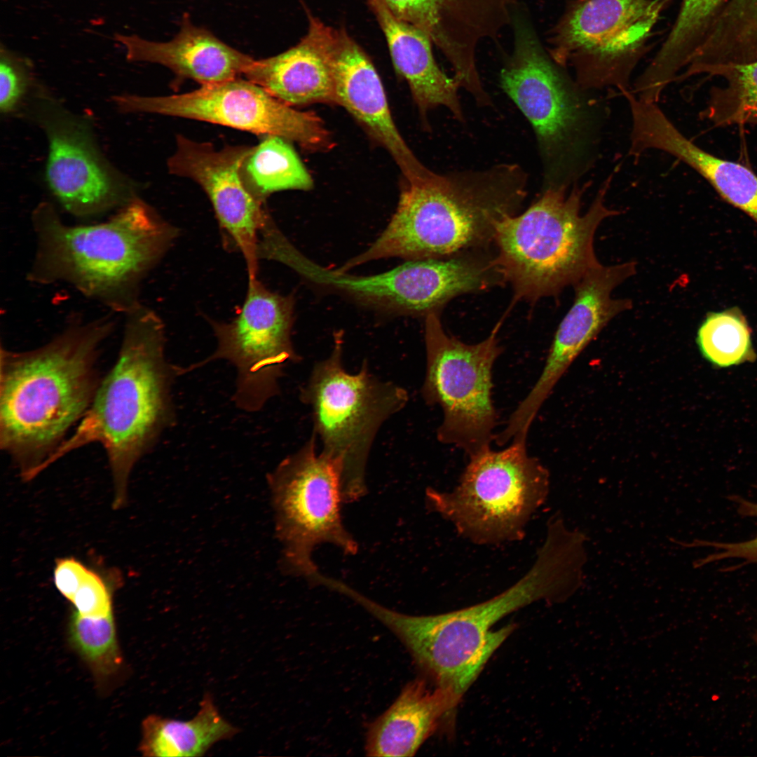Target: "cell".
<instances>
[{
	"label": "cell",
	"mask_w": 757,
	"mask_h": 757,
	"mask_svg": "<svg viewBox=\"0 0 757 757\" xmlns=\"http://www.w3.org/2000/svg\"><path fill=\"white\" fill-rule=\"evenodd\" d=\"M308 30L294 46L254 60L244 76L289 105L337 104L333 55L334 28L306 9Z\"/></svg>",
	"instance_id": "cell-21"
},
{
	"label": "cell",
	"mask_w": 757,
	"mask_h": 757,
	"mask_svg": "<svg viewBox=\"0 0 757 757\" xmlns=\"http://www.w3.org/2000/svg\"><path fill=\"white\" fill-rule=\"evenodd\" d=\"M636 273V263H600L573 285L575 300L554 335L540 377L512 412L515 422L531 425L540 408L571 363L618 314L630 309L629 299H613L612 291Z\"/></svg>",
	"instance_id": "cell-18"
},
{
	"label": "cell",
	"mask_w": 757,
	"mask_h": 757,
	"mask_svg": "<svg viewBox=\"0 0 757 757\" xmlns=\"http://www.w3.org/2000/svg\"><path fill=\"white\" fill-rule=\"evenodd\" d=\"M31 221L36 248L28 281L66 283L124 315L141 304L143 280L179 233L137 196L97 224H67L48 202L34 209Z\"/></svg>",
	"instance_id": "cell-2"
},
{
	"label": "cell",
	"mask_w": 757,
	"mask_h": 757,
	"mask_svg": "<svg viewBox=\"0 0 757 757\" xmlns=\"http://www.w3.org/2000/svg\"><path fill=\"white\" fill-rule=\"evenodd\" d=\"M751 334L741 310L732 307L709 313L698 328L696 343L704 359L725 368L756 358Z\"/></svg>",
	"instance_id": "cell-29"
},
{
	"label": "cell",
	"mask_w": 757,
	"mask_h": 757,
	"mask_svg": "<svg viewBox=\"0 0 757 757\" xmlns=\"http://www.w3.org/2000/svg\"><path fill=\"white\" fill-rule=\"evenodd\" d=\"M630 144L638 156L657 149L676 157L702 175L725 201L757 223V175L745 165L718 158L697 146L657 105H649L636 116Z\"/></svg>",
	"instance_id": "cell-22"
},
{
	"label": "cell",
	"mask_w": 757,
	"mask_h": 757,
	"mask_svg": "<svg viewBox=\"0 0 757 757\" xmlns=\"http://www.w3.org/2000/svg\"><path fill=\"white\" fill-rule=\"evenodd\" d=\"M252 149L227 146L218 150L179 135L168 161L170 173L195 181L205 192L225 242L243 255L248 279L258 278L259 236L268 215L243 177Z\"/></svg>",
	"instance_id": "cell-17"
},
{
	"label": "cell",
	"mask_w": 757,
	"mask_h": 757,
	"mask_svg": "<svg viewBox=\"0 0 757 757\" xmlns=\"http://www.w3.org/2000/svg\"><path fill=\"white\" fill-rule=\"evenodd\" d=\"M673 0H570L550 31L548 52L585 89L631 90L654 29Z\"/></svg>",
	"instance_id": "cell-10"
},
{
	"label": "cell",
	"mask_w": 757,
	"mask_h": 757,
	"mask_svg": "<svg viewBox=\"0 0 757 757\" xmlns=\"http://www.w3.org/2000/svg\"><path fill=\"white\" fill-rule=\"evenodd\" d=\"M528 181L518 164L500 163L406 182L386 228L346 267L390 257L443 259L480 247L493 240L498 219L519 208Z\"/></svg>",
	"instance_id": "cell-4"
},
{
	"label": "cell",
	"mask_w": 757,
	"mask_h": 757,
	"mask_svg": "<svg viewBox=\"0 0 757 757\" xmlns=\"http://www.w3.org/2000/svg\"><path fill=\"white\" fill-rule=\"evenodd\" d=\"M613 178L611 173L603 181L584 214L582 200L591 181L545 189L524 212L495 222L496 264L517 299L534 301L557 295L599 263L593 245L596 230L620 213L606 205Z\"/></svg>",
	"instance_id": "cell-7"
},
{
	"label": "cell",
	"mask_w": 757,
	"mask_h": 757,
	"mask_svg": "<svg viewBox=\"0 0 757 757\" xmlns=\"http://www.w3.org/2000/svg\"><path fill=\"white\" fill-rule=\"evenodd\" d=\"M70 601L75 611L85 616L113 613L111 589L100 574L90 569Z\"/></svg>",
	"instance_id": "cell-34"
},
{
	"label": "cell",
	"mask_w": 757,
	"mask_h": 757,
	"mask_svg": "<svg viewBox=\"0 0 757 757\" xmlns=\"http://www.w3.org/2000/svg\"><path fill=\"white\" fill-rule=\"evenodd\" d=\"M449 491L427 488L428 507L476 545L521 540L535 512L550 491V472L513 440L504 449L491 447L472 455Z\"/></svg>",
	"instance_id": "cell-8"
},
{
	"label": "cell",
	"mask_w": 757,
	"mask_h": 757,
	"mask_svg": "<svg viewBox=\"0 0 757 757\" xmlns=\"http://www.w3.org/2000/svg\"><path fill=\"white\" fill-rule=\"evenodd\" d=\"M316 437L313 432L267 477L285 567L308 579L318 572L312 559L316 546L332 544L351 555L358 550L341 519L340 470L327 456L318 453Z\"/></svg>",
	"instance_id": "cell-12"
},
{
	"label": "cell",
	"mask_w": 757,
	"mask_h": 757,
	"mask_svg": "<svg viewBox=\"0 0 757 757\" xmlns=\"http://www.w3.org/2000/svg\"><path fill=\"white\" fill-rule=\"evenodd\" d=\"M459 701L445 688L431 689L421 678L407 683L369 727L365 751L377 757L413 756L439 722Z\"/></svg>",
	"instance_id": "cell-25"
},
{
	"label": "cell",
	"mask_w": 757,
	"mask_h": 757,
	"mask_svg": "<svg viewBox=\"0 0 757 757\" xmlns=\"http://www.w3.org/2000/svg\"><path fill=\"white\" fill-rule=\"evenodd\" d=\"M367 3L386 37L394 67L407 81L421 114L425 117L430 110L442 106L463 122L460 88L437 64L429 36L396 17L384 0Z\"/></svg>",
	"instance_id": "cell-24"
},
{
	"label": "cell",
	"mask_w": 757,
	"mask_h": 757,
	"mask_svg": "<svg viewBox=\"0 0 757 757\" xmlns=\"http://www.w3.org/2000/svg\"><path fill=\"white\" fill-rule=\"evenodd\" d=\"M333 55L337 104L343 107L393 156L406 182L435 178L414 154L397 128L383 86L371 60L347 31L334 29Z\"/></svg>",
	"instance_id": "cell-20"
},
{
	"label": "cell",
	"mask_w": 757,
	"mask_h": 757,
	"mask_svg": "<svg viewBox=\"0 0 757 757\" xmlns=\"http://www.w3.org/2000/svg\"><path fill=\"white\" fill-rule=\"evenodd\" d=\"M113 101L123 113L158 114L278 136L309 151H326L333 146L325 123L315 113L296 110L240 77L202 85L179 95L124 94L114 96Z\"/></svg>",
	"instance_id": "cell-14"
},
{
	"label": "cell",
	"mask_w": 757,
	"mask_h": 757,
	"mask_svg": "<svg viewBox=\"0 0 757 757\" xmlns=\"http://www.w3.org/2000/svg\"><path fill=\"white\" fill-rule=\"evenodd\" d=\"M732 499L741 515L757 518V500H750L739 496H734ZM686 545L712 548L711 553L696 561V567L725 559L740 560L742 564H757V533L751 538L739 542L695 540Z\"/></svg>",
	"instance_id": "cell-32"
},
{
	"label": "cell",
	"mask_w": 757,
	"mask_h": 757,
	"mask_svg": "<svg viewBox=\"0 0 757 757\" xmlns=\"http://www.w3.org/2000/svg\"><path fill=\"white\" fill-rule=\"evenodd\" d=\"M30 62L1 46L0 50V109L13 111L25 97L31 83Z\"/></svg>",
	"instance_id": "cell-33"
},
{
	"label": "cell",
	"mask_w": 757,
	"mask_h": 757,
	"mask_svg": "<svg viewBox=\"0 0 757 757\" xmlns=\"http://www.w3.org/2000/svg\"><path fill=\"white\" fill-rule=\"evenodd\" d=\"M114 39L124 46L128 61L162 64L201 86L238 78L254 60L193 25L187 17L179 32L168 42L151 41L136 34H116Z\"/></svg>",
	"instance_id": "cell-23"
},
{
	"label": "cell",
	"mask_w": 757,
	"mask_h": 757,
	"mask_svg": "<svg viewBox=\"0 0 757 757\" xmlns=\"http://www.w3.org/2000/svg\"><path fill=\"white\" fill-rule=\"evenodd\" d=\"M564 566L550 550L540 547L526 573L498 595L460 610L411 615L387 608L360 594L357 602L390 629L414 662L436 685L460 701L493 653L515 629L491 627L508 614L533 602L565 600Z\"/></svg>",
	"instance_id": "cell-5"
},
{
	"label": "cell",
	"mask_w": 757,
	"mask_h": 757,
	"mask_svg": "<svg viewBox=\"0 0 757 757\" xmlns=\"http://www.w3.org/2000/svg\"><path fill=\"white\" fill-rule=\"evenodd\" d=\"M238 732L220 714L212 696L207 693L197 714L189 721L156 714L145 718L139 749L144 756H202L214 744Z\"/></svg>",
	"instance_id": "cell-26"
},
{
	"label": "cell",
	"mask_w": 757,
	"mask_h": 757,
	"mask_svg": "<svg viewBox=\"0 0 757 757\" xmlns=\"http://www.w3.org/2000/svg\"><path fill=\"white\" fill-rule=\"evenodd\" d=\"M70 640L96 678L115 676L123 664L113 613L99 617L73 612L69 625Z\"/></svg>",
	"instance_id": "cell-31"
},
{
	"label": "cell",
	"mask_w": 757,
	"mask_h": 757,
	"mask_svg": "<svg viewBox=\"0 0 757 757\" xmlns=\"http://www.w3.org/2000/svg\"><path fill=\"white\" fill-rule=\"evenodd\" d=\"M730 0H681L666 39L643 70L653 86L665 88L688 66Z\"/></svg>",
	"instance_id": "cell-27"
},
{
	"label": "cell",
	"mask_w": 757,
	"mask_h": 757,
	"mask_svg": "<svg viewBox=\"0 0 757 757\" xmlns=\"http://www.w3.org/2000/svg\"><path fill=\"white\" fill-rule=\"evenodd\" d=\"M125 316L115 363L48 462L49 467L83 446L100 444L111 471L117 508L124 503L132 468L175 421L171 390L179 376L178 366L166 358L165 325L158 315L140 304Z\"/></svg>",
	"instance_id": "cell-3"
},
{
	"label": "cell",
	"mask_w": 757,
	"mask_h": 757,
	"mask_svg": "<svg viewBox=\"0 0 757 757\" xmlns=\"http://www.w3.org/2000/svg\"><path fill=\"white\" fill-rule=\"evenodd\" d=\"M294 299L271 291L259 280L248 279L245 300L229 321L209 319L216 348L203 361L186 367L185 374L217 360H225L236 370V406L247 412L260 411L279 393L278 380L288 362L300 359L292 342Z\"/></svg>",
	"instance_id": "cell-13"
},
{
	"label": "cell",
	"mask_w": 757,
	"mask_h": 757,
	"mask_svg": "<svg viewBox=\"0 0 757 757\" xmlns=\"http://www.w3.org/2000/svg\"><path fill=\"white\" fill-rule=\"evenodd\" d=\"M384 1L396 17L429 36L463 80L477 74L479 43L496 39L512 20L507 0Z\"/></svg>",
	"instance_id": "cell-19"
},
{
	"label": "cell",
	"mask_w": 757,
	"mask_h": 757,
	"mask_svg": "<svg viewBox=\"0 0 757 757\" xmlns=\"http://www.w3.org/2000/svg\"><path fill=\"white\" fill-rule=\"evenodd\" d=\"M89 569L72 557L57 559L53 571V581L57 589L71 601Z\"/></svg>",
	"instance_id": "cell-35"
},
{
	"label": "cell",
	"mask_w": 757,
	"mask_h": 757,
	"mask_svg": "<svg viewBox=\"0 0 757 757\" xmlns=\"http://www.w3.org/2000/svg\"><path fill=\"white\" fill-rule=\"evenodd\" d=\"M35 115L49 143L48 184L69 213L92 217L137 196L102 157L83 122L47 98L37 100Z\"/></svg>",
	"instance_id": "cell-16"
},
{
	"label": "cell",
	"mask_w": 757,
	"mask_h": 757,
	"mask_svg": "<svg viewBox=\"0 0 757 757\" xmlns=\"http://www.w3.org/2000/svg\"><path fill=\"white\" fill-rule=\"evenodd\" d=\"M511 24L513 50L500 70V86L533 128L543 189L571 187L600 157L608 106L553 60L526 17L514 13Z\"/></svg>",
	"instance_id": "cell-6"
},
{
	"label": "cell",
	"mask_w": 757,
	"mask_h": 757,
	"mask_svg": "<svg viewBox=\"0 0 757 757\" xmlns=\"http://www.w3.org/2000/svg\"><path fill=\"white\" fill-rule=\"evenodd\" d=\"M343 343L336 333L331 354L314 365L301 399L311 409L321 452L340 470L343 500L350 503L366 493L367 461L376 432L409 397L404 388L371 374L366 363L355 374L346 372Z\"/></svg>",
	"instance_id": "cell-9"
},
{
	"label": "cell",
	"mask_w": 757,
	"mask_h": 757,
	"mask_svg": "<svg viewBox=\"0 0 757 757\" xmlns=\"http://www.w3.org/2000/svg\"><path fill=\"white\" fill-rule=\"evenodd\" d=\"M723 86L711 90L703 114L717 126L757 125V59L723 69Z\"/></svg>",
	"instance_id": "cell-30"
},
{
	"label": "cell",
	"mask_w": 757,
	"mask_h": 757,
	"mask_svg": "<svg viewBox=\"0 0 757 757\" xmlns=\"http://www.w3.org/2000/svg\"><path fill=\"white\" fill-rule=\"evenodd\" d=\"M754 640H755V641H756V643L757 644V630H756V633L754 634Z\"/></svg>",
	"instance_id": "cell-36"
},
{
	"label": "cell",
	"mask_w": 757,
	"mask_h": 757,
	"mask_svg": "<svg viewBox=\"0 0 757 757\" xmlns=\"http://www.w3.org/2000/svg\"><path fill=\"white\" fill-rule=\"evenodd\" d=\"M243 174L250 189L261 201L275 191L308 190L313 184L294 149L286 139L275 135L266 136L252 147Z\"/></svg>",
	"instance_id": "cell-28"
},
{
	"label": "cell",
	"mask_w": 757,
	"mask_h": 757,
	"mask_svg": "<svg viewBox=\"0 0 757 757\" xmlns=\"http://www.w3.org/2000/svg\"><path fill=\"white\" fill-rule=\"evenodd\" d=\"M282 264L321 289L375 308L414 315L437 313L453 298L474 292L477 285L476 269L463 256L408 260L381 273L356 275L319 265L293 246Z\"/></svg>",
	"instance_id": "cell-15"
},
{
	"label": "cell",
	"mask_w": 757,
	"mask_h": 757,
	"mask_svg": "<svg viewBox=\"0 0 757 757\" xmlns=\"http://www.w3.org/2000/svg\"><path fill=\"white\" fill-rule=\"evenodd\" d=\"M507 1L510 2V4H514L516 0H507Z\"/></svg>",
	"instance_id": "cell-37"
},
{
	"label": "cell",
	"mask_w": 757,
	"mask_h": 757,
	"mask_svg": "<svg viewBox=\"0 0 757 757\" xmlns=\"http://www.w3.org/2000/svg\"><path fill=\"white\" fill-rule=\"evenodd\" d=\"M500 325L481 342L467 344L446 333L437 313L426 315L421 395L427 404H438L443 411L437 439L468 457L489 448L495 437L492 369L503 350L497 336Z\"/></svg>",
	"instance_id": "cell-11"
},
{
	"label": "cell",
	"mask_w": 757,
	"mask_h": 757,
	"mask_svg": "<svg viewBox=\"0 0 757 757\" xmlns=\"http://www.w3.org/2000/svg\"><path fill=\"white\" fill-rule=\"evenodd\" d=\"M114 321L67 325L32 350L0 351V449L29 481L48 462L89 408L101 381V346Z\"/></svg>",
	"instance_id": "cell-1"
}]
</instances>
